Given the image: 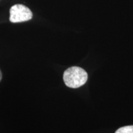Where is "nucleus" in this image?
Segmentation results:
<instances>
[{"label":"nucleus","instance_id":"obj_1","mask_svg":"<svg viewBox=\"0 0 133 133\" xmlns=\"http://www.w3.org/2000/svg\"><path fill=\"white\" fill-rule=\"evenodd\" d=\"M64 81L68 87L78 88L84 85L88 79V74L79 66H71L64 71Z\"/></svg>","mask_w":133,"mask_h":133},{"label":"nucleus","instance_id":"obj_2","mask_svg":"<svg viewBox=\"0 0 133 133\" xmlns=\"http://www.w3.org/2000/svg\"><path fill=\"white\" fill-rule=\"evenodd\" d=\"M9 20L12 23L22 22L31 19L32 12L26 6L23 4H15L9 10Z\"/></svg>","mask_w":133,"mask_h":133},{"label":"nucleus","instance_id":"obj_4","mask_svg":"<svg viewBox=\"0 0 133 133\" xmlns=\"http://www.w3.org/2000/svg\"><path fill=\"white\" fill-rule=\"evenodd\" d=\"M1 78H2V74H1V71L0 70V81L1 80Z\"/></svg>","mask_w":133,"mask_h":133},{"label":"nucleus","instance_id":"obj_3","mask_svg":"<svg viewBox=\"0 0 133 133\" xmlns=\"http://www.w3.org/2000/svg\"><path fill=\"white\" fill-rule=\"evenodd\" d=\"M115 133H133V126H126L120 128Z\"/></svg>","mask_w":133,"mask_h":133}]
</instances>
